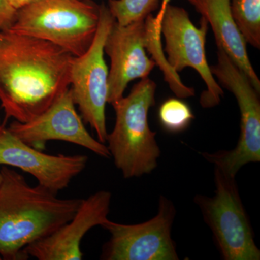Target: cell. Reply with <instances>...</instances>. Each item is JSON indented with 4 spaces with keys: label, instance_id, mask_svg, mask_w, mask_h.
Returning <instances> with one entry per match:
<instances>
[{
    "label": "cell",
    "instance_id": "cell-17",
    "mask_svg": "<svg viewBox=\"0 0 260 260\" xmlns=\"http://www.w3.org/2000/svg\"><path fill=\"white\" fill-rule=\"evenodd\" d=\"M160 0H109L108 8L120 25L144 20L158 9Z\"/></svg>",
    "mask_w": 260,
    "mask_h": 260
},
{
    "label": "cell",
    "instance_id": "cell-18",
    "mask_svg": "<svg viewBox=\"0 0 260 260\" xmlns=\"http://www.w3.org/2000/svg\"><path fill=\"white\" fill-rule=\"evenodd\" d=\"M158 119L164 129L169 133H177L186 129L194 116L185 102L169 99L159 108Z\"/></svg>",
    "mask_w": 260,
    "mask_h": 260
},
{
    "label": "cell",
    "instance_id": "cell-4",
    "mask_svg": "<svg viewBox=\"0 0 260 260\" xmlns=\"http://www.w3.org/2000/svg\"><path fill=\"white\" fill-rule=\"evenodd\" d=\"M99 6L87 0H37L17 10L8 31L37 38L82 55L93 42Z\"/></svg>",
    "mask_w": 260,
    "mask_h": 260
},
{
    "label": "cell",
    "instance_id": "cell-25",
    "mask_svg": "<svg viewBox=\"0 0 260 260\" xmlns=\"http://www.w3.org/2000/svg\"><path fill=\"white\" fill-rule=\"evenodd\" d=\"M0 32H1V31H0Z\"/></svg>",
    "mask_w": 260,
    "mask_h": 260
},
{
    "label": "cell",
    "instance_id": "cell-23",
    "mask_svg": "<svg viewBox=\"0 0 260 260\" xmlns=\"http://www.w3.org/2000/svg\"><path fill=\"white\" fill-rule=\"evenodd\" d=\"M1 181H2V174H1V172H0V183H1Z\"/></svg>",
    "mask_w": 260,
    "mask_h": 260
},
{
    "label": "cell",
    "instance_id": "cell-10",
    "mask_svg": "<svg viewBox=\"0 0 260 260\" xmlns=\"http://www.w3.org/2000/svg\"><path fill=\"white\" fill-rule=\"evenodd\" d=\"M13 135L34 148L42 150L47 142L60 140L80 145L103 158H109L107 145L94 139L75 109L70 88L45 112L27 122L13 121L8 128Z\"/></svg>",
    "mask_w": 260,
    "mask_h": 260
},
{
    "label": "cell",
    "instance_id": "cell-1",
    "mask_svg": "<svg viewBox=\"0 0 260 260\" xmlns=\"http://www.w3.org/2000/svg\"><path fill=\"white\" fill-rule=\"evenodd\" d=\"M73 57L47 41L1 31L0 102L5 123L10 118L27 122L45 112L70 88Z\"/></svg>",
    "mask_w": 260,
    "mask_h": 260
},
{
    "label": "cell",
    "instance_id": "cell-6",
    "mask_svg": "<svg viewBox=\"0 0 260 260\" xmlns=\"http://www.w3.org/2000/svg\"><path fill=\"white\" fill-rule=\"evenodd\" d=\"M115 19L107 5L99 6V22L93 42L82 55L73 56L70 84L75 105L82 119L96 133L99 141L107 142L106 107L108 103L109 69L104 59V44Z\"/></svg>",
    "mask_w": 260,
    "mask_h": 260
},
{
    "label": "cell",
    "instance_id": "cell-5",
    "mask_svg": "<svg viewBox=\"0 0 260 260\" xmlns=\"http://www.w3.org/2000/svg\"><path fill=\"white\" fill-rule=\"evenodd\" d=\"M215 194L196 195L205 223L213 232L222 258L225 260H259L260 250L243 205L235 177L215 168Z\"/></svg>",
    "mask_w": 260,
    "mask_h": 260
},
{
    "label": "cell",
    "instance_id": "cell-22",
    "mask_svg": "<svg viewBox=\"0 0 260 260\" xmlns=\"http://www.w3.org/2000/svg\"><path fill=\"white\" fill-rule=\"evenodd\" d=\"M5 125L3 124V123L1 122V119H0V131H1V130L3 129Z\"/></svg>",
    "mask_w": 260,
    "mask_h": 260
},
{
    "label": "cell",
    "instance_id": "cell-14",
    "mask_svg": "<svg viewBox=\"0 0 260 260\" xmlns=\"http://www.w3.org/2000/svg\"><path fill=\"white\" fill-rule=\"evenodd\" d=\"M211 25L218 49L223 50L260 92V80L248 56L246 43L234 21L231 0H186Z\"/></svg>",
    "mask_w": 260,
    "mask_h": 260
},
{
    "label": "cell",
    "instance_id": "cell-24",
    "mask_svg": "<svg viewBox=\"0 0 260 260\" xmlns=\"http://www.w3.org/2000/svg\"><path fill=\"white\" fill-rule=\"evenodd\" d=\"M0 259H2V257H1V256H0Z\"/></svg>",
    "mask_w": 260,
    "mask_h": 260
},
{
    "label": "cell",
    "instance_id": "cell-9",
    "mask_svg": "<svg viewBox=\"0 0 260 260\" xmlns=\"http://www.w3.org/2000/svg\"><path fill=\"white\" fill-rule=\"evenodd\" d=\"M208 23L200 20V27L195 26L185 9L169 5L162 16L160 32L165 38L164 51L167 61L176 73L186 68L196 70L204 80L207 90L202 93L200 104L203 108L218 105L223 90L214 78L205 52Z\"/></svg>",
    "mask_w": 260,
    "mask_h": 260
},
{
    "label": "cell",
    "instance_id": "cell-12",
    "mask_svg": "<svg viewBox=\"0 0 260 260\" xmlns=\"http://www.w3.org/2000/svg\"><path fill=\"white\" fill-rule=\"evenodd\" d=\"M88 157L49 155L24 143L8 128L0 131V165L10 166L31 174L39 185L57 194L83 172Z\"/></svg>",
    "mask_w": 260,
    "mask_h": 260
},
{
    "label": "cell",
    "instance_id": "cell-21",
    "mask_svg": "<svg viewBox=\"0 0 260 260\" xmlns=\"http://www.w3.org/2000/svg\"><path fill=\"white\" fill-rule=\"evenodd\" d=\"M35 1L37 0H10V3L17 10L26 6V5L31 4Z\"/></svg>",
    "mask_w": 260,
    "mask_h": 260
},
{
    "label": "cell",
    "instance_id": "cell-3",
    "mask_svg": "<svg viewBox=\"0 0 260 260\" xmlns=\"http://www.w3.org/2000/svg\"><path fill=\"white\" fill-rule=\"evenodd\" d=\"M156 84L148 78L135 84L129 95L112 105L116 113L114 129L107 142L116 168L126 179L150 174L158 165L160 150L156 133L150 129L148 113L155 104Z\"/></svg>",
    "mask_w": 260,
    "mask_h": 260
},
{
    "label": "cell",
    "instance_id": "cell-7",
    "mask_svg": "<svg viewBox=\"0 0 260 260\" xmlns=\"http://www.w3.org/2000/svg\"><path fill=\"white\" fill-rule=\"evenodd\" d=\"M217 64L210 67L219 83L237 99L240 111V137L236 148L218 153H203L208 161L231 177L249 162L260 160V102L259 93L242 70L221 49Z\"/></svg>",
    "mask_w": 260,
    "mask_h": 260
},
{
    "label": "cell",
    "instance_id": "cell-15",
    "mask_svg": "<svg viewBox=\"0 0 260 260\" xmlns=\"http://www.w3.org/2000/svg\"><path fill=\"white\" fill-rule=\"evenodd\" d=\"M147 28V42L145 49L153 55V60L164 72L166 80L169 84L171 89L179 98H188L194 95V90L183 84L179 75L169 65L165 56L162 54L161 46V32L157 31L154 24L153 15H148L145 19Z\"/></svg>",
    "mask_w": 260,
    "mask_h": 260
},
{
    "label": "cell",
    "instance_id": "cell-13",
    "mask_svg": "<svg viewBox=\"0 0 260 260\" xmlns=\"http://www.w3.org/2000/svg\"><path fill=\"white\" fill-rule=\"evenodd\" d=\"M112 194L99 191L83 199L75 216L50 235L32 243L24 249L28 257L39 260L83 259L80 243L88 231L109 220Z\"/></svg>",
    "mask_w": 260,
    "mask_h": 260
},
{
    "label": "cell",
    "instance_id": "cell-16",
    "mask_svg": "<svg viewBox=\"0 0 260 260\" xmlns=\"http://www.w3.org/2000/svg\"><path fill=\"white\" fill-rule=\"evenodd\" d=\"M234 21L246 43L260 48V0H231Z\"/></svg>",
    "mask_w": 260,
    "mask_h": 260
},
{
    "label": "cell",
    "instance_id": "cell-19",
    "mask_svg": "<svg viewBox=\"0 0 260 260\" xmlns=\"http://www.w3.org/2000/svg\"><path fill=\"white\" fill-rule=\"evenodd\" d=\"M17 10L10 0H0V31H8L16 16Z\"/></svg>",
    "mask_w": 260,
    "mask_h": 260
},
{
    "label": "cell",
    "instance_id": "cell-8",
    "mask_svg": "<svg viewBox=\"0 0 260 260\" xmlns=\"http://www.w3.org/2000/svg\"><path fill=\"white\" fill-rule=\"evenodd\" d=\"M176 209L170 200L160 196L158 212L144 223L126 225L111 221L102 227L111 238L104 246L102 259L105 260H177L172 227Z\"/></svg>",
    "mask_w": 260,
    "mask_h": 260
},
{
    "label": "cell",
    "instance_id": "cell-20",
    "mask_svg": "<svg viewBox=\"0 0 260 260\" xmlns=\"http://www.w3.org/2000/svg\"><path fill=\"white\" fill-rule=\"evenodd\" d=\"M172 0H162L161 5H160V10H159L158 15L154 17V24H155V28L157 30L160 32V25H161V21L162 16H164V12L168 5H169Z\"/></svg>",
    "mask_w": 260,
    "mask_h": 260
},
{
    "label": "cell",
    "instance_id": "cell-2",
    "mask_svg": "<svg viewBox=\"0 0 260 260\" xmlns=\"http://www.w3.org/2000/svg\"><path fill=\"white\" fill-rule=\"evenodd\" d=\"M0 172V256L26 259L25 248L69 222L83 199H60L39 184L30 186L5 166Z\"/></svg>",
    "mask_w": 260,
    "mask_h": 260
},
{
    "label": "cell",
    "instance_id": "cell-11",
    "mask_svg": "<svg viewBox=\"0 0 260 260\" xmlns=\"http://www.w3.org/2000/svg\"><path fill=\"white\" fill-rule=\"evenodd\" d=\"M145 19L124 25L115 20L108 34L104 52L111 61L108 79L109 104H114L124 96L130 82L148 78L156 65L145 51L147 28Z\"/></svg>",
    "mask_w": 260,
    "mask_h": 260
}]
</instances>
